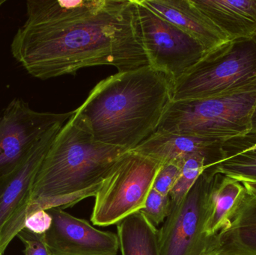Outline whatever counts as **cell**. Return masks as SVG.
<instances>
[{
	"label": "cell",
	"mask_w": 256,
	"mask_h": 255,
	"mask_svg": "<svg viewBox=\"0 0 256 255\" xmlns=\"http://www.w3.org/2000/svg\"><path fill=\"white\" fill-rule=\"evenodd\" d=\"M128 151L94 140L74 111L36 175L26 218L38 211L67 209L96 197L116 162Z\"/></svg>",
	"instance_id": "3957f363"
},
{
	"label": "cell",
	"mask_w": 256,
	"mask_h": 255,
	"mask_svg": "<svg viewBox=\"0 0 256 255\" xmlns=\"http://www.w3.org/2000/svg\"><path fill=\"white\" fill-rule=\"evenodd\" d=\"M25 247V255H51L44 235H38L24 229L16 235Z\"/></svg>",
	"instance_id": "7402d4cb"
},
{
	"label": "cell",
	"mask_w": 256,
	"mask_h": 255,
	"mask_svg": "<svg viewBox=\"0 0 256 255\" xmlns=\"http://www.w3.org/2000/svg\"><path fill=\"white\" fill-rule=\"evenodd\" d=\"M204 255H246L236 253H227V252L208 251Z\"/></svg>",
	"instance_id": "d4e9b609"
},
{
	"label": "cell",
	"mask_w": 256,
	"mask_h": 255,
	"mask_svg": "<svg viewBox=\"0 0 256 255\" xmlns=\"http://www.w3.org/2000/svg\"><path fill=\"white\" fill-rule=\"evenodd\" d=\"M194 5L232 40L256 33V0H192Z\"/></svg>",
	"instance_id": "5bb4252c"
},
{
	"label": "cell",
	"mask_w": 256,
	"mask_h": 255,
	"mask_svg": "<svg viewBox=\"0 0 256 255\" xmlns=\"http://www.w3.org/2000/svg\"><path fill=\"white\" fill-rule=\"evenodd\" d=\"M246 188L240 181L220 175L212 195V202L204 232L209 238L225 230L236 215Z\"/></svg>",
	"instance_id": "2e32d148"
},
{
	"label": "cell",
	"mask_w": 256,
	"mask_h": 255,
	"mask_svg": "<svg viewBox=\"0 0 256 255\" xmlns=\"http://www.w3.org/2000/svg\"><path fill=\"white\" fill-rule=\"evenodd\" d=\"M208 168L210 166L201 156H191L184 159L180 176L170 193L172 204L182 202L200 175Z\"/></svg>",
	"instance_id": "d6986e66"
},
{
	"label": "cell",
	"mask_w": 256,
	"mask_h": 255,
	"mask_svg": "<svg viewBox=\"0 0 256 255\" xmlns=\"http://www.w3.org/2000/svg\"><path fill=\"white\" fill-rule=\"evenodd\" d=\"M166 20L198 40L210 51L228 38L192 3V0H140Z\"/></svg>",
	"instance_id": "4fadbf2b"
},
{
	"label": "cell",
	"mask_w": 256,
	"mask_h": 255,
	"mask_svg": "<svg viewBox=\"0 0 256 255\" xmlns=\"http://www.w3.org/2000/svg\"><path fill=\"white\" fill-rule=\"evenodd\" d=\"M162 165L135 151L122 156L94 197L92 223L108 227L141 211Z\"/></svg>",
	"instance_id": "8992f818"
},
{
	"label": "cell",
	"mask_w": 256,
	"mask_h": 255,
	"mask_svg": "<svg viewBox=\"0 0 256 255\" xmlns=\"http://www.w3.org/2000/svg\"><path fill=\"white\" fill-rule=\"evenodd\" d=\"M256 85L220 97L172 101L158 130L221 142L252 131Z\"/></svg>",
	"instance_id": "277c9868"
},
{
	"label": "cell",
	"mask_w": 256,
	"mask_h": 255,
	"mask_svg": "<svg viewBox=\"0 0 256 255\" xmlns=\"http://www.w3.org/2000/svg\"><path fill=\"white\" fill-rule=\"evenodd\" d=\"M208 251L256 255V193L246 189L230 226L214 237Z\"/></svg>",
	"instance_id": "9a60e30c"
},
{
	"label": "cell",
	"mask_w": 256,
	"mask_h": 255,
	"mask_svg": "<svg viewBox=\"0 0 256 255\" xmlns=\"http://www.w3.org/2000/svg\"><path fill=\"white\" fill-rule=\"evenodd\" d=\"M224 143L194 135L156 130L132 151L162 163L201 156L207 160L210 167H214L222 161Z\"/></svg>",
	"instance_id": "7c38bea8"
},
{
	"label": "cell",
	"mask_w": 256,
	"mask_h": 255,
	"mask_svg": "<svg viewBox=\"0 0 256 255\" xmlns=\"http://www.w3.org/2000/svg\"><path fill=\"white\" fill-rule=\"evenodd\" d=\"M220 174L208 168L158 230L160 255H204L214 238L204 232L214 188Z\"/></svg>",
	"instance_id": "52a82bcc"
},
{
	"label": "cell",
	"mask_w": 256,
	"mask_h": 255,
	"mask_svg": "<svg viewBox=\"0 0 256 255\" xmlns=\"http://www.w3.org/2000/svg\"><path fill=\"white\" fill-rule=\"evenodd\" d=\"M122 255H160L156 227L142 213H135L117 224Z\"/></svg>",
	"instance_id": "ac0fdd59"
},
{
	"label": "cell",
	"mask_w": 256,
	"mask_h": 255,
	"mask_svg": "<svg viewBox=\"0 0 256 255\" xmlns=\"http://www.w3.org/2000/svg\"><path fill=\"white\" fill-rule=\"evenodd\" d=\"M246 190L256 193V181H240Z\"/></svg>",
	"instance_id": "cb8c5ba5"
},
{
	"label": "cell",
	"mask_w": 256,
	"mask_h": 255,
	"mask_svg": "<svg viewBox=\"0 0 256 255\" xmlns=\"http://www.w3.org/2000/svg\"><path fill=\"white\" fill-rule=\"evenodd\" d=\"M52 224L44 234L51 255H117V235L96 229L60 208L48 210Z\"/></svg>",
	"instance_id": "8fae6325"
},
{
	"label": "cell",
	"mask_w": 256,
	"mask_h": 255,
	"mask_svg": "<svg viewBox=\"0 0 256 255\" xmlns=\"http://www.w3.org/2000/svg\"><path fill=\"white\" fill-rule=\"evenodd\" d=\"M255 85L256 41L236 39L208 51L174 84L172 100L220 97Z\"/></svg>",
	"instance_id": "5b68a950"
},
{
	"label": "cell",
	"mask_w": 256,
	"mask_h": 255,
	"mask_svg": "<svg viewBox=\"0 0 256 255\" xmlns=\"http://www.w3.org/2000/svg\"><path fill=\"white\" fill-rule=\"evenodd\" d=\"M52 224V217L46 211H38L27 217L24 229L38 235H44Z\"/></svg>",
	"instance_id": "603a6c76"
},
{
	"label": "cell",
	"mask_w": 256,
	"mask_h": 255,
	"mask_svg": "<svg viewBox=\"0 0 256 255\" xmlns=\"http://www.w3.org/2000/svg\"><path fill=\"white\" fill-rule=\"evenodd\" d=\"M172 202L170 196H164L152 189L140 212L155 227L164 223L170 215Z\"/></svg>",
	"instance_id": "ffe728a7"
},
{
	"label": "cell",
	"mask_w": 256,
	"mask_h": 255,
	"mask_svg": "<svg viewBox=\"0 0 256 255\" xmlns=\"http://www.w3.org/2000/svg\"><path fill=\"white\" fill-rule=\"evenodd\" d=\"M73 114L38 112L22 99L10 101L0 115V177L13 172L48 132Z\"/></svg>",
	"instance_id": "9c48e42d"
},
{
	"label": "cell",
	"mask_w": 256,
	"mask_h": 255,
	"mask_svg": "<svg viewBox=\"0 0 256 255\" xmlns=\"http://www.w3.org/2000/svg\"><path fill=\"white\" fill-rule=\"evenodd\" d=\"M214 169L239 181H256V133L224 142L222 161Z\"/></svg>",
	"instance_id": "e0dca14e"
},
{
	"label": "cell",
	"mask_w": 256,
	"mask_h": 255,
	"mask_svg": "<svg viewBox=\"0 0 256 255\" xmlns=\"http://www.w3.org/2000/svg\"><path fill=\"white\" fill-rule=\"evenodd\" d=\"M63 125L48 132L13 172L0 177V255L25 228L36 175Z\"/></svg>",
	"instance_id": "30bf717a"
},
{
	"label": "cell",
	"mask_w": 256,
	"mask_h": 255,
	"mask_svg": "<svg viewBox=\"0 0 256 255\" xmlns=\"http://www.w3.org/2000/svg\"><path fill=\"white\" fill-rule=\"evenodd\" d=\"M252 38L254 39V40H255L256 43V33L254 34ZM251 133H256V106L255 111H254V115H252V131H251Z\"/></svg>",
	"instance_id": "484cf974"
},
{
	"label": "cell",
	"mask_w": 256,
	"mask_h": 255,
	"mask_svg": "<svg viewBox=\"0 0 256 255\" xmlns=\"http://www.w3.org/2000/svg\"><path fill=\"white\" fill-rule=\"evenodd\" d=\"M174 84L150 65L100 81L74 110L94 140L132 151L158 130Z\"/></svg>",
	"instance_id": "7a4b0ae2"
},
{
	"label": "cell",
	"mask_w": 256,
	"mask_h": 255,
	"mask_svg": "<svg viewBox=\"0 0 256 255\" xmlns=\"http://www.w3.org/2000/svg\"><path fill=\"white\" fill-rule=\"evenodd\" d=\"M182 162L183 160H176L162 163L155 178L152 189L164 196H170L180 176Z\"/></svg>",
	"instance_id": "44dd1931"
},
{
	"label": "cell",
	"mask_w": 256,
	"mask_h": 255,
	"mask_svg": "<svg viewBox=\"0 0 256 255\" xmlns=\"http://www.w3.org/2000/svg\"><path fill=\"white\" fill-rule=\"evenodd\" d=\"M6 2V0H0V7Z\"/></svg>",
	"instance_id": "4316f807"
},
{
	"label": "cell",
	"mask_w": 256,
	"mask_h": 255,
	"mask_svg": "<svg viewBox=\"0 0 256 255\" xmlns=\"http://www.w3.org/2000/svg\"><path fill=\"white\" fill-rule=\"evenodd\" d=\"M142 43L149 65L173 84L207 52L198 40L136 0Z\"/></svg>",
	"instance_id": "ba28073f"
},
{
	"label": "cell",
	"mask_w": 256,
	"mask_h": 255,
	"mask_svg": "<svg viewBox=\"0 0 256 255\" xmlns=\"http://www.w3.org/2000/svg\"><path fill=\"white\" fill-rule=\"evenodd\" d=\"M26 20L10 44L12 55L40 79L94 66L118 72L149 65L136 0H28Z\"/></svg>",
	"instance_id": "6da1fadb"
}]
</instances>
